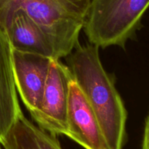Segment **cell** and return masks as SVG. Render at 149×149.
<instances>
[{
  "label": "cell",
  "mask_w": 149,
  "mask_h": 149,
  "mask_svg": "<svg viewBox=\"0 0 149 149\" xmlns=\"http://www.w3.org/2000/svg\"><path fill=\"white\" fill-rule=\"evenodd\" d=\"M73 78L94 111L109 149H122L127 112L114 82L100 61L98 48L78 47L69 58Z\"/></svg>",
  "instance_id": "6da1fadb"
},
{
  "label": "cell",
  "mask_w": 149,
  "mask_h": 149,
  "mask_svg": "<svg viewBox=\"0 0 149 149\" xmlns=\"http://www.w3.org/2000/svg\"><path fill=\"white\" fill-rule=\"evenodd\" d=\"M91 0H0V23L22 13L49 37L58 59L77 48Z\"/></svg>",
  "instance_id": "7a4b0ae2"
},
{
  "label": "cell",
  "mask_w": 149,
  "mask_h": 149,
  "mask_svg": "<svg viewBox=\"0 0 149 149\" xmlns=\"http://www.w3.org/2000/svg\"><path fill=\"white\" fill-rule=\"evenodd\" d=\"M149 0H91L84 32L90 44L125 47L141 26Z\"/></svg>",
  "instance_id": "3957f363"
},
{
  "label": "cell",
  "mask_w": 149,
  "mask_h": 149,
  "mask_svg": "<svg viewBox=\"0 0 149 149\" xmlns=\"http://www.w3.org/2000/svg\"><path fill=\"white\" fill-rule=\"evenodd\" d=\"M73 79L70 68L52 59L39 109L31 113L38 127L57 136L66 135L69 85Z\"/></svg>",
  "instance_id": "277c9868"
},
{
  "label": "cell",
  "mask_w": 149,
  "mask_h": 149,
  "mask_svg": "<svg viewBox=\"0 0 149 149\" xmlns=\"http://www.w3.org/2000/svg\"><path fill=\"white\" fill-rule=\"evenodd\" d=\"M53 58L13 49V69L18 94L29 112L39 109Z\"/></svg>",
  "instance_id": "5b68a950"
},
{
  "label": "cell",
  "mask_w": 149,
  "mask_h": 149,
  "mask_svg": "<svg viewBox=\"0 0 149 149\" xmlns=\"http://www.w3.org/2000/svg\"><path fill=\"white\" fill-rule=\"evenodd\" d=\"M66 136L85 149H109L94 111L74 78L69 85Z\"/></svg>",
  "instance_id": "8992f818"
},
{
  "label": "cell",
  "mask_w": 149,
  "mask_h": 149,
  "mask_svg": "<svg viewBox=\"0 0 149 149\" xmlns=\"http://www.w3.org/2000/svg\"><path fill=\"white\" fill-rule=\"evenodd\" d=\"M12 48L58 59L52 41L39 25L22 13H15L0 23Z\"/></svg>",
  "instance_id": "52a82bcc"
},
{
  "label": "cell",
  "mask_w": 149,
  "mask_h": 149,
  "mask_svg": "<svg viewBox=\"0 0 149 149\" xmlns=\"http://www.w3.org/2000/svg\"><path fill=\"white\" fill-rule=\"evenodd\" d=\"M21 114L13 74V48L0 27V139Z\"/></svg>",
  "instance_id": "ba28073f"
},
{
  "label": "cell",
  "mask_w": 149,
  "mask_h": 149,
  "mask_svg": "<svg viewBox=\"0 0 149 149\" xmlns=\"http://www.w3.org/2000/svg\"><path fill=\"white\" fill-rule=\"evenodd\" d=\"M4 149H62L56 136L48 133L21 114L0 139Z\"/></svg>",
  "instance_id": "9c48e42d"
},
{
  "label": "cell",
  "mask_w": 149,
  "mask_h": 149,
  "mask_svg": "<svg viewBox=\"0 0 149 149\" xmlns=\"http://www.w3.org/2000/svg\"><path fill=\"white\" fill-rule=\"evenodd\" d=\"M142 149H149V110L144 124L143 137Z\"/></svg>",
  "instance_id": "30bf717a"
},
{
  "label": "cell",
  "mask_w": 149,
  "mask_h": 149,
  "mask_svg": "<svg viewBox=\"0 0 149 149\" xmlns=\"http://www.w3.org/2000/svg\"><path fill=\"white\" fill-rule=\"evenodd\" d=\"M0 149H3L2 145H1V142H0Z\"/></svg>",
  "instance_id": "8fae6325"
}]
</instances>
